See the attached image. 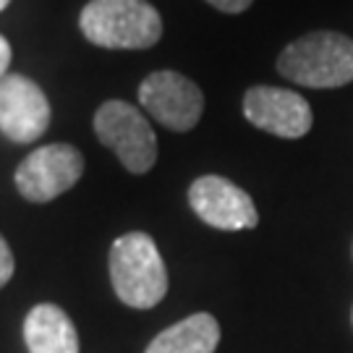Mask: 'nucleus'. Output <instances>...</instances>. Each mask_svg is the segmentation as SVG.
Returning a JSON list of instances; mask_svg holds the SVG:
<instances>
[{
    "instance_id": "nucleus-1",
    "label": "nucleus",
    "mask_w": 353,
    "mask_h": 353,
    "mask_svg": "<svg viewBox=\"0 0 353 353\" xmlns=\"http://www.w3.org/2000/svg\"><path fill=\"white\" fill-rule=\"evenodd\" d=\"M79 26L92 45L108 50H147L163 37V19L147 0H89Z\"/></svg>"
},
{
    "instance_id": "nucleus-2",
    "label": "nucleus",
    "mask_w": 353,
    "mask_h": 353,
    "mask_svg": "<svg viewBox=\"0 0 353 353\" xmlns=\"http://www.w3.org/2000/svg\"><path fill=\"white\" fill-rule=\"evenodd\" d=\"M278 74L299 87L338 89L353 81V39L341 32H312L278 55Z\"/></svg>"
},
{
    "instance_id": "nucleus-3",
    "label": "nucleus",
    "mask_w": 353,
    "mask_h": 353,
    "mask_svg": "<svg viewBox=\"0 0 353 353\" xmlns=\"http://www.w3.org/2000/svg\"><path fill=\"white\" fill-rule=\"evenodd\" d=\"M110 280L131 309H152L168 293V270L157 243L147 233H126L110 246Z\"/></svg>"
},
{
    "instance_id": "nucleus-4",
    "label": "nucleus",
    "mask_w": 353,
    "mask_h": 353,
    "mask_svg": "<svg viewBox=\"0 0 353 353\" xmlns=\"http://www.w3.org/2000/svg\"><path fill=\"white\" fill-rule=\"evenodd\" d=\"M97 139L115 152L128 173H150L157 163V137L139 108L123 100L102 102L94 113Z\"/></svg>"
},
{
    "instance_id": "nucleus-5",
    "label": "nucleus",
    "mask_w": 353,
    "mask_h": 353,
    "mask_svg": "<svg viewBox=\"0 0 353 353\" xmlns=\"http://www.w3.org/2000/svg\"><path fill=\"white\" fill-rule=\"evenodd\" d=\"M84 176V157L71 144H48L34 150L16 170V189L26 202L45 204L74 189Z\"/></svg>"
},
{
    "instance_id": "nucleus-6",
    "label": "nucleus",
    "mask_w": 353,
    "mask_h": 353,
    "mask_svg": "<svg viewBox=\"0 0 353 353\" xmlns=\"http://www.w3.org/2000/svg\"><path fill=\"white\" fill-rule=\"evenodd\" d=\"M144 110L170 131H191L204 113L202 89L178 71H154L139 84Z\"/></svg>"
},
{
    "instance_id": "nucleus-7",
    "label": "nucleus",
    "mask_w": 353,
    "mask_h": 353,
    "mask_svg": "<svg viewBox=\"0 0 353 353\" xmlns=\"http://www.w3.org/2000/svg\"><path fill=\"white\" fill-rule=\"evenodd\" d=\"M243 115L259 131L280 139H301L312 131V105L299 92L280 87H252L243 94Z\"/></svg>"
},
{
    "instance_id": "nucleus-8",
    "label": "nucleus",
    "mask_w": 353,
    "mask_h": 353,
    "mask_svg": "<svg viewBox=\"0 0 353 353\" xmlns=\"http://www.w3.org/2000/svg\"><path fill=\"white\" fill-rule=\"evenodd\" d=\"M50 126V102L26 76L0 79V131L16 144L37 141Z\"/></svg>"
},
{
    "instance_id": "nucleus-9",
    "label": "nucleus",
    "mask_w": 353,
    "mask_h": 353,
    "mask_svg": "<svg viewBox=\"0 0 353 353\" xmlns=\"http://www.w3.org/2000/svg\"><path fill=\"white\" fill-rule=\"evenodd\" d=\"M189 204L196 217L217 230H252L259 223L254 199L223 176H202L191 183Z\"/></svg>"
},
{
    "instance_id": "nucleus-10",
    "label": "nucleus",
    "mask_w": 353,
    "mask_h": 353,
    "mask_svg": "<svg viewBox=\"0 0 353 353\" xmlns=\"http://www.w3.org/2000/svg\"><path fill=\"white\" fill-rule=\"evenodd\" d=\"M29 353H79V332L71 316L55 303H39L24 319Z\"/></svg>"
},
{
    "instance_id": "nucleus-11",
    "label": "nucleus",
    "mask_w": 353,
    "mask_h": 353,
    "mask_svg": "<svg viewBox=\"0 0 353 353\" xmlns=\"http://www.w3.org/2000/svg\"><path fill=\"white\" fill-rule=\"evenodd\" d=\"M220 343V325L212 314L199 312L163 330L144 353H214Z\"/></svg>"
},
{
    "instance_id": "nucleus-12",
    "label": "nucleus",
    "mask_w": 353,
    "mask_h": 353,
    "mask_svg": "<svg viewBox=\"0 0 353 353\" xmlns=\"http://www.w3.org/2000/svg\"><path fill=\"white\" fill-rule=\"evenodd\" d=\"M13 270H16V262H13L11 246L0 236V288L13 278Z\"/></svg>"
},
{
    "instance_id": "nucleus-13",
    "label": "nucleus",
    "mask_w": 353,
    "mask_h": 353,
    "mask_svg": "<svg viewBox=\"0 0 353 353\" xmlns=\"http://www.w3.org/2000/svg\"><path fill=\"white\" fill-rule=\"evenodd\" d=\"M207 3L223 13H243L254 0H207Z\"/></svg>"
},
{
    "instance_id": "nucleus-14",
    "label": "nucleus",
    "mask_w": 353,
    "mask_h": 353,
    "mask_svg": "<svg viewBox=\"0 0 353 353\" xmlns=\"http://www.w3.org/2000/svg\"><path fill=\"white\" fill-rule=\"evenodd\" d=\"M11 45H8V39L0 34V79L6 76V71H8V65H11Z\"/></svg>"
},
{
    "instance_id": "nucleus-15",
    "label": "nucleus",
    "mask_w": 353,
    "mask_h": 353,
    "mask_svg": "<svg viewBox=\"0 0 353 353\" xmlns=\"http://www.w3.org/2000/svg\"><path fill=\"white\" fill-rule=\"evenodd\" d=\"M8 3H11V0H0V11H3V8L8 6Z\"/></svg>"
}]
</instances>
